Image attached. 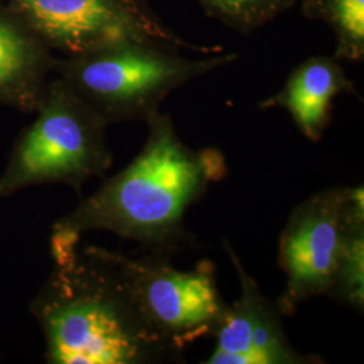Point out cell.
Segmentation results:
<instances>
[{"label": "cell", "instance_id": "9c48e42d", "mask_svg": "<svg viewBox=\"0 0 364 364\" xmlns=\"http://www.w3.org/2000/svg\"><path fill=\"white\" fill-rule=\"evenodd\" d=\"M55 57L7 0H0V105L34 114L53 78Z\"/></svg>", "mask_w": 364, "mask_h": 364}, {"label": "cell", "instance_id": "8fae6325", "mask_svg": "<svg viewBox=\"0 0 364 364\" xmlns=\"http://www.w3.org/2000/svg\"><path fill=\"white\" fill-rule=\"evenodd\" d=\"M363 186L351 188V205L344 247L329 297L363 313L364 193Z\"/></svg>", "mask_w": 364, "mask_h": 364}, {"label": "cell", "instance_id": "7c38bea8", "mask_svg": "<svg viewBox=\"0 0 364 364\" xmlns=\"http://www.w3.org/2000/svg\"><path fill=\"white\" fill-rule=\"evenodd\" d=\"M301 13L321 21L335 36L336 60L352 63L364 58V0H302Z\"/></svg>", "mask_w": 364, "mask_h": 364}, {"label": "cell", "instance_id": "3957f363", "mask_svg": "<svg viewBox=\"0 0 364 364\" xmlns=\"http://www.w3.org/2000/svg\"><path fill=\"white\" fill-rule=\"evenodd\" d=\"M237 60L236 53L188 58L181 50L144 42H123L78 55L55 57L61 78L109 126L147 122L171 92Z\"/></svg>", "mask_w": 364, "mask_h": 364}, {"label": "cell", "instance_id": "52a82bcc", "mask_svg": "<svg viewBox=\"0 0 364 364\" xmlns=\"http://www.w3.org/2000/svg\"><path fill=\"white\" fill-rule=\"evenodd\" d=\"M351 188L333 186L293 209L279 239L278 262L287 285L277 299L284 316L333 287L350 219Z\"/></svg>", "mask_w": 364, "mask_h": 364}, {"label": "cell", "instance_id": "30bf717a", "mask_svg": "<svg viewBox=\"0 0 364 364\" xmlns=\"http://www.w3.org/2000/svg\"><path fill=\"white\" fill-rule=\"evenodd\" d=\"M341 93L358 95L338 60L316 55L294 68L282 90L259 108H284L304 136L318 142L329 126L332 102Z\"/></svg>", "mask_w": 364, "mask_h": 364}, {"label": "cell", "instance_id": "ba28073f", "mask_svg": "<svg viewBox=\"0 0 364 364\" xmlns=\"http://www.w3.org/2000/svg\"><path fill=\"white\" fill-rule=\"evenodd\" d=\"M224 250L234 264L240 284V296L227 305L215 338L213 351L205 364H317L314 355H302L289 341L282 323L284 314L272 302L255 279L246 272L228 240Z\"/></svg>", "mask_w": 364, "mask_h": 364}, {"label": "cell", "instance_id": "7a4b0ae2", "mask_svg": "<svg viewBox=\"0 0 364 364\" xmlns=\"http://www.w3.org/2000/svg\"><path fill=\"white\" fill-rule=\"evenodd\" d=\"M28 309L49 364L183 362V352L144 320L115 270L95 246L53 262Z\"/></svg>", "mask_w": 364, "mask_h": 364}, {"label": "cell", "instance_id": "277c9868", "mask_svg": "<svg viewBox=\"0 0 364 364\" xmlns=\"http://www.w3.org/2000/svg\"><path fill=\"white\" fill-rule=\"evenodd\" d=\"M0 173V200L41 185L80 191L112 165L105 119L53 76Z\"/></svg>", "mask_w": 364, "mask_h": 364}, {"label": "cell", "instance_id": "8992f818", "mask_svg": "<svg viewBox=\"0 0 364 364\" xmlns=\"http://www.w3.org/2000/svg\"><path fill=\"white\" fill-rule=\"evenodd\" d=\"M53 52L78 55L123 42L176 50L223 52L178 37L147 0H7Z\"/></svg>", "mask_w": 364, "mask_h": 364}, {"label": "cell", "instance_id": "5b68a950", "mask_svg": "<svg viewBox=\"0 0 364 364\" xmlns=\"http://www.w3.org/2000/svg\"><path fill=\"white\" fill-rule=\"evenodd\" d=\"M95 248L112 266L144 320L174 348L183 352L198 338L213 336L228 304L221 297L210 260L180 270L170 264L168 255L151 252L135 258Z\"/></svg>", "mask_w": 364, "mask_h": 364}, {"label": "cell", "instance_id": "4fadbf2b", "mask_svg": "<svg viewBox=\"0 0 364 364\" xmlns=\"http://www.w3.org/2000/svg\"><path fill=\"white\" fill-rule=\"evenodd\" d=\"M210 18L250 34L290 10L297 0H196Z\"/></svg>", "mask_w": 364, "mask_h": 364}, {"label": "cell", "instance_id": "6da1fadb", "mask_svg": "<svg viewBox=\"0 0 364 364\" xmlns=\"http://www.w3.org/2000/svg\"><path fill=\"white\" fill-rule=\"evenodd\" d=\"M142 150L76 208L53 224V262L80 248L82 236L105 231L169 255L191 242L185 215L220 181L228 168L218 149H192L178 136L171 117L158 112L147 122Z\"/></svg>", "mask_w": 364, "mask_h": 364}]
</instances>
